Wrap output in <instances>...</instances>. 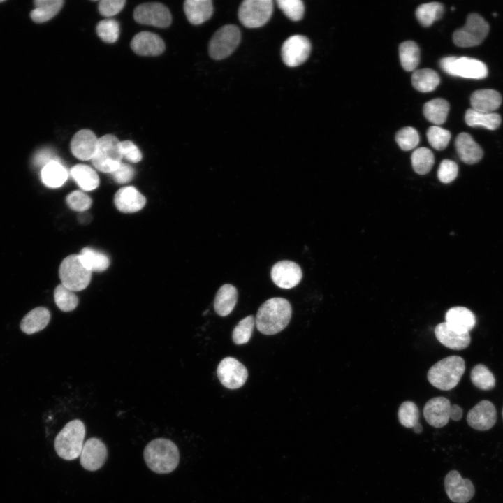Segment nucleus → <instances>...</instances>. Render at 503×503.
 I'll use <instances>...</instances> for the list:
<instances>
[{"mask_svg":"<svg viewBox=\"0 0 503 503\" xmlns=\"http://www.w3.org/2000/svg\"><path fill=\"white\" fill-rule=\"evenodd\" d=\"M289 302L283 298L275 297L263 303L256 314L255 324L263 334L271 335L285 328L291 318Z\"/></svg>","mask_w":503,"mask_h":503,"instance_id":"1","label":"nucleus"},{"mask_svg":"<svg viewBox=\"0 0 503 503\" xmlns=\"http://www.w3.org/2000/svg\"><path fill=\"white\" fill-rule=\"evenodd\" d=\"M143 456L147 467L156 474H168L177 467L179 450L176 444L166 438H156L145 447Z\"/></svg>","mask_w":503,"mask_h":503,"instance_id":"2","label":"nucleus"},{"mask_svg":"<svg viewBox=\"0 0 503 503\" xmlns=\"http://www.w3.org/2000/svg\"><path fill=\"white\" fill-rule=\"evenodd\" d=\"M465 370V363L458 356L446 357L434 364L428 372V379L435 388L449 391L459 383Z\"/></svg>","mask_w":503,"mask_h":503,"instance_id":"3","label":"nucleus"},{"mask_svg":"<svg viewBox=\"0 0 503 503\" xmlns=\"http://www.w3.org/2000/svg\"><path fill=\"white\" fill-rule=\"evenodd\" d=\"M85 436V426L79 419L67 423L57 435L54 449L62 459L72 460L80 457Z\"/></svg>","mask_w":503,"mask_h":503,"instance_id":"4","label":"nucleus"},{"mask_svg":"<svg viewBox=\"0 0 503 503\" xmlns=\"http://www.w3.org/2000/svg\"><path fill=\"white\" fill-rule=\"evenodd\" d=\"M122 158L121 142L116 136L106 134L98 139L92 163L99 171L111 173L119 166Z\"/></svg>","mask_w":503,"mask_h":503,"instance_id":"5","label":"nucleus"},{"mask_svg":"<svg viewBox=\"0 0 503 503\" xmlns=\"http://www.w3.org/2000/svg\"><path fill=\"white\" fill-rule=\"evenodd\" d=\"M59 276L61 284L73 291L85 289L90 283L92 272L82 263L76 254L66 257L60 264Z\"/></svg>","mask_w":503,"mask_h":503,"instance_id":"6","label":"nucleus"},{"mask_svg":"<svg viewBox=\"0 0 503 503\" xmlns=\"http://www.w3.org/2000/svg\"><path fill=\"white\" fill-rule=\"evenodd\" d=\"M439 64L447 74L469 79H482L488 75L486 65L480 60L467 57L442 58Z\"/></svg>","mask_w":503,"mask_h":503,"instance_id":"7","label":"nucleus"},{"mask_svg":"<svg viewBox=\"0 0 503 503\" xmlns=\"http://www.w3.org/2000/svg\"><path fill=\"white\" fill-rule=\"evenodd\" d=\"M489 25L482 16L471 13L467 16L465 25L453 34V43L459 47L468 48L479 45L487 36Z\"/></svg>","mask_w":503,"mask_h":503,"instance_id":"8","label":"nucleus"},{"mask_svg":"<svg viewBox=\"0 0 503 503\" xmlns=\"http://www.w3.org/2000/svg\"><path fill=\"white\" fill-rule=\"evenodd\" d=\"M240 38V31L237 26L228 24L221 27L214 33L210 41V57L217 60L228 57L238 46Z\"/></svg>","mask_w":503,"mask_h":503,"instance_id":"9","label":"nucleus"},{"mask_svg":"<svg viewBox=\"0 0 503 503\" xmlns=\"http://www.w3.org/2000/svg\"><path fill=\"white\" fill-rule=\"evenodd\" d=\"M273 11L271 0H245L240 6L238 17L248 28H258L268 22Z\"/></svg>","mask_w":503,"mask_h":503,"instance_id":"10","label":"nucleus"},{"mask_svg":"<svg viewBox=\"0 0 503 503\" xmlns=\"http://www.w3.org/2000/svg\"><path fill=\"white\" fill-rule=\"evenodd\" d=\"M133 17L138 23L159 28L168 27L172 22L168 8L165 5L156 2L138 6L134 10Z\"/></svg>","mask_w":503,"mask_h":503,"instance_id":"11","label":"nucleus"},{"mask_svg":"<svg viewBox=\"0 0 503 503\" xmlns=\"http://www.w3.org/2000/svg\"><path fill=\"white\" fill-rule=\"evenodd\" d=\"M217 377L221 384L229 389L242 387L248 377L247 368L236 358L226 357L219 363Z\"/></svg>","mask_w":503,"mask_h":503,"instance_id":"12","label":"nucleus"},{"mask_svg":"<svg viewBox=\"0 0 503 503\" xmlns=\"http://www.w3.org/2000/svg\"><path fill=\"white\" fill-rule=\"evenodd\" d=\"M311 43L302 35H293L283 43L281 50L284 63L289 67H296L304 63L310 54Z\"/></svg>","mask_w":503,"mask_h":503,"instance_id":"13","label":"nucleus"},{"mask_svg":"<svg viewBox=\"0 0 503 503\" xmlns=\"http://www.w3.org/2000/svg\"><path fill=\"white\" fill-rule=\"evenodd\" d=\"M444 488L449 498L455 503H467L475 494L471 480L463 479L457 470H451L446 474Z\"/></svg>","mask_w":503,"mask_h":503,"instance_id":"14","label":"nucleus"},{"mask_svg":"<svg viewBox=\"0 0 503 503\" xmlns=\"http://www.w3.org/2000/svg\"><path fill=\"white\" fill-rule=\"evenodd\" d=\"M107 456L108 451L105 444L98 438L92 437L84 443L80 462L84 469L96 471L104 465Z\"/></svg>","mask_w":503,"mask_h":503,"instance_id":"15","label":"nucleus"},{"mask_svg":"<svg viewBox=\"0 0 503 503\" xmlns=\"http://www.w3.org/2000/svg\"><path fill=\"white\" fill-rule=\"evenodd\" d=\"M273 282L279 288L291 289L298 285L302 279L300 267L291 261H281L276 263L270 272Z\"/></svg>","mask_w":503,"mask_h":503,"instance_id":"16","label":"nucleus"},{"mask_svg":"<svg viewBox=\"0 0 503 503\" xmlns=\"http://www.w3.org/2000/svg\"><path fill=\"white\" fill-rule=\"evenodd\" d=\"M497 411L495 405L488 400H481L468 412L467 421L470 427L477 430H488L495 424Z\"/></svg>","mask_w":503,"mask_h":503,"instance_id":"17","label":"nucleus"},{"mask_svg":"<svg viewBox=\"0 0 503 503\" xmlns=\"http://www.w3.org/2000/svg\"><path fill=\"white\" fill-rule=\"evenodd\" d=\"M450 401L444 397H435L429 400L423 408V416L432 426L442 428L450 419Z\"/></svg>","mask_w":503,"mask_h":503,"instance_id":"18","label":"nucleus"},{"mask_svg":"<svg viewBox=\"0 0 503 503\" xmlns=\"http://www.w3.org/2000/svg\"><path fill=\"white\" fill-rule=\"evenodd\" d=\"M98 139L91 130H80L71 141L72 154L82 161L92 160L96 151Z\"/></svg>","mask_w":503,"mask_h":503,"instance_id":"19","label":"nucleus"},{"mask_svg":"<svg viewBox=\"0 0 503 503\" xmlns=\"http://www.w3.org/2000/svg\"><path fill=\"white\" fill-rule=\"evenodd\" d=\"M131 48L139 55L158 56L165 50V43L157 34L142 31L134 36L131 41Z\"/></svg>","mask_w":503,"mask_h":503,"instance_id":"20","label":"nucleus"},{"mask_svg":"<svg viewBox=\"0 0 503 503\" xmlns=\"http://www.w3.org/2000/svg\"><path fill=\"white\" fill-rule=\"evenodd\" d=\"M114 203L120 212L133 213L140 210L145 206L146 199L135 187L128 186L116 192Z\"/></svg>","mask_w":503,"mask_h":503,"instance_id":"21","label":"nucleus"},{"mask_svg":"<svg viewBox=\"0 0 503 503\" xmlns=\"http://www.w3.org/2000/svg\"><path fill=\"white\" fill-rule=\"evenodd\" d=\"M445 319L448 326L459 333H469L476 324L475 315L465 307L450 308L445 314Z\"/></svg>","mask_w":503,"mask_h":503,"instance_id":"22","label":"nucleus"},{"mask_svg":"<svg viewBox=\"0 0 503 503\" xmlns=\"http://www.w3.org/2000/svg\"><path fill=\"white\" fill-rule=\"evenodd\" d=\"M455 145L459 158L467 164L478 163L483 157L482 148L467 133L458 134Z\"/></svg>","mask_w":503,"mask_h":503,"instance_id":"23","label":"nucleus"},{"mask_svg":"<svg viewBox=\"0 0 503 503\" xmlns=\"http://www.w3.org/2000/svg\"><path fill=\"white\" fill-rule=\"evenodd\" d=\"M435 334L440 343L453 350L464 349L470 344L469 333H459L450 328L446 322L436 326Z\"/></svg>","mask_w":503,"mask_h":503,"instance_id":"24","label":"nucleus"},{"mask_svg":"<svg viewBox=\"0 0 503 503\" xmlns=\"http://www.w3.org/2000/svg\"><path fill=\"white\" fill-rule=\"evenodd\" d=\"M502 96L491 89H479L474 92L470 97L472 109L481 112L491 113L502 103Z\"/></svg>","mask_w":503,"mask_h":503,"instance_id":"25","label":"nucleus"},{"mask_svg":"<svg viewBox=\"0 0 503 503\" xmlns=\"http://www.w3.org/2000/svg\"><path fill=\"white\" fill-rule=\"evenodd\" d=\"M51 317L50 312L45 307H37L29 312L20 323V330L31 335L43 330Z\"/></svg>","mask_w":503,"mask_h":503,"instance_id":"26","label":"nucleus"},{"mask_svg":"<svg viewBox=\"0 0 503 503\" xmlns=\"http://www.w3.org/2000/svg\"><path fill=\"white\" fill-rule=\"evenodd\" d=\"M184 10L190 23L201 24L212 16V2L210 0H187L184 3Z\"/></svg>","mask_w":503,"mask_h":503,"instance_id":"27","label":"nucleus"},{"mask_svg":"<svg viewBox=\"0 0 503 503\" xmlns=\"http://www.w3.org/2000/svg\"><path fill=\"white\" fill-rule=\"evenodd\" d=\"M238 300V291L232 284L222 285L217 291L214 300L216 313L221 316L228 315L234 309Z\"/></svg>","mask_w":503,"mask_h":503,"instance_id":"28","label":"nucleus"},{"mask_svg":"<svg viewBox=\"0 0 503 503\" xmlns=\"http://www.w3.org/2000/svg\"><path fill=\"white\" fill-rule=\"evenodd\" d=\"M68 177L66 168L58 161L54 160L41 170V179L43 182L48 187L57 188L64 184Z\"/></svg>","mask_w":503,"mask_h":503,"instance_id":"29","label":"nucleus"},{"mask_svg":"<svg viewBox=\"0 0 503 503\" xmlns=\"http://www.w3.org/2000/svg\"><path fill=\"white\" fill-rule=\"evenodd\" d=\"M425 117L435 126L444 124L449 111V104L444 99H435L425 103L423 106Z\"/></svg>","mask_w":503,"mask_h":503,"instance_id":"30","label":"nucleus"},{"mask_svg":"<svg viewBox=\"0 0 503 503\" xmlns=\"http://www.w3.org/2000/svg\"><path fill=\"white\" fill-rule=\"evenodd\" d=\"M36 8L31 13L35 22H45L54 17L63 6L62 0H37L34 1Z\"/></svg>","mask_w":503,"mask_h":503,"instance_id":"31","label":"nucleus"},{"mask_svg":"<svg viewBox=\"0 0 503 503\" xmlns=\"http://www.w3.org/2000/svg\"><path fill=\"white\" fill-rule=\"evenodd\" d=\"M71 175L79 187L85 191L95 189L99 184V178L96 171L84 164H77L71 170Z\"/></svg>","mask_w":503,"mask_h":503,"instance_id":"32","label":"nucleus"},{"mask_svg":"<svg viewBox=\"0 0 503 503\" xmlns=\"http://www.w3.org/2000/svg\"><path fill=\"white\" fill-rule=\"evenodd\" d=\"M78 256L83 265L92 272L105 271L110 265L105 254L91 247L83 248Z\"/></svg>","mask_w":503,"mask_h":503,"instance_id":"33","label":"nucleus"},{"mask_svg":"<svg viewBox=\"0 0 503 503\" xmlns=\"http://www.w3.org/2000/svg\"><path fill=\"white\" fill-rule=\"evenodd\" d=\"M465 119L469 126H481L489 130L497 129L502 121L500 115L497 113L481 112L472 108L466 111Z\"/></svg>","mask_w":503,"mask_h":503,"instance_id":"34","label":"nucleus"},{"mask_svg":"<svg viewBox=\"0 0 503 503\" xmlns=\"http://www.w3.org/2000/svg\"><path fill=\"white\" fill-rule=\"evenodd\" d=\"M439 76L436 71L430 68L418 69L411 75L413 87L421 92L433 91L439 84Z\"/></svg>","mask_w":503,"mask_h":503,"instance_id":"35","label":"nucleus"},{"mask_svg":"<svg viewBox=\"0 0 503 503\" xmlns=\"http://www.w3.org/2000/svg\"><path fill=\"white\" fill-rule=\"evenodd\" d=\"M399 57L402 68L412 71L418 66L420 61V50L413 41H407L399 46Z\"/></svg>","mask_w":503,"mask_h":503,"instance_id":"36","label":"nucleus"},{"mask_svg":"<svg viewBox=\"0 0 503 503\" xmlns=\"http://www.w3.org/2000/svg\"><path fill=\"white\" fill-rule=\"evenodd\" d=\"M444 6L439 2H430L419 6L416 10V16L423 27H429L435 21L442 18Z\"/></svg>","mask_w":503,"mask_h":503,"instance_id":"37","label":"nucleus"},{"mask_svg":"<svg viewBox=\"0 0 503 503\" xmlns=\"http://www.w3.org/2000/svg\"><path fill=\"white\" fill-rule=\"evenodd\" d=\"M411 160L413 169L419 175L430 172L435 162L432 151L427 147L416 149L411 154Z\"/></svg>","mask_w":503,"mask_h":503,"instance_id":"38","label":"nucleus"},{"mask_svg":"<svg viewBox=\"0 0 503 503\" xmlns=\"http://www.w3.org/2000/svg\"><path fill=\"white\" fill-rule=\"evenodd\" d=\"M54 299L57 307L64 312L74 310L78 305V298L74 291L66 288L62 284H59L54 291Z\"/></svg>","mask_w":503,"mask_h":503,"instance_id":"39","label":"nucleus"},{"mask_svg":"<svg viewBox=\"0 0 503 503\" xmlns=\"http://www.w3.org/2000/svg\"><path fill=\"white\" fill-rule=\"evenodd\" d=\"M472 384L481 390L488 391L495 386V379L489 369L483 364L475 365L471 371Z\"/></svg>","mask_w":503,"mask_h":503,"instance_id":"40","label":"nucleus"},{"mask_svg":"<svg viewBox=\"0 0 503 503\" xmlns=\"http://www.w3.org/2000/svg\"><path fill=\"white\" fill-rule=\"evenodd\" d=\"M255 325V319L249 315L242 319L233 331V341L235 344H243L250 340Z\"/></svg>","mask_w":503,"mask_h":503,"instance_id":"41","label":"nucleus"},{"mask_svg":"<svg viewBox=\"0 0 503 503\" xmlns=\"http://www.w3.org/2000/svg\"><path fill=\"white\" fill-rule=\"evenodd\" d=\"M96 33L105 43H112L117 41L119 35V24L114 19H105L96 25Z\"/></svg>","mask_w":503,"mask_h":503,"instance_id":"42","label":"nucleus"},{"mask_svg":"<svg viewBox=\"0 0 503 503\" xmlns=\"http://www.w3.org/2000/svg\"><path fill=\"white\" fill-rule=\"evenodd\" d=\"M400 423L406 428H412L418 423L419 411L416 404L411 401L402 402L398 412Z\"/></svg>","mask_w":503,"mask_h":503,"instance_id":"43","label":"nucleus"},{"mask_svg":"<svg viewBox=\"0 0 503 503\" xmlns=\"http://www.w3.org/2000/svg\"><path fill=\"white\" fill-rule=\"evenodd\" d=\"M395 141L402 150L409 151L415 148L419 143V134L413 127H404L397 132Z\"/></svg>","mask_w":503,"mask_h":503,"instance_id":"44","label":"nucleus"},{"mask_svg":"<svg viewBox=\"0 0 503 503\" xmlns=\"http://www.w3.org/2000/svg\"><path fill=\"white\" fill-rule=\"evenodd\" d=\"M427 138L430 145L437 150H444L451 139V133L439 126L429 127Z\"/></svg>","mask_w":503,"mask_h":503,"instance_id":"45","label":"nucleus"},{"mask_svg":"<svg viewBox=\"0 0 503 503\" xmlns=\"http://www.w3.org/2000/svg\"><path fill=\"white\" fill-rule=\"evenodd\" d=\"M277 6L284 14L293 21L300 20L304 14V5L300 0H277Z\"/></svg>","mask_w":503,"mask_h":503,"instance_id":"46","label":"nucleus"},{"mask_svg":"<svg viewBox=\"0 0 503 503\" xmlns=\"http://www.w3.org/2000/svg\"><path fill=\"white\" fill-rule=\"evenodd\" d=\"M66 203L71 209L83 212L91 207L92 199L87 194L77 190L66 196Z\"/></svg>","mask_w":503,"mask_h":503,"instance_id":"47","label":"nucleus"},{"mask_svg":"<svg viewBox=\"0 0 503 503\" xmlns=\"http://www.w3.org/2000/svg\"><path fill=\"white\" fill-rule=\"evenodd\" d=\"M458 173L457 163L449 159L443 160L438 168L437 177L440 182L448 184L453 181Z\"/></svg>","mask_w":503,"mask_h":503,"instance_id":"48","label":"nucleus"},{"mask_svg":"<svg viewBox=\"0 0 503 503\" xmlns=\"http://www.w3.org/2000/svg\"><path fill=\"white\" fill-rule=\"evenodd\" d=\"M124 0H101L99 2V11L105 17H111L119 13L125 5Z\"/></svg>","mask_w":503,"mask_h":503,"instance_id":"49","label":"nucleus"},{"mask_svg":"<svg viewBox=\"0 0 503 503\" xmlns=\"http://www.w3.org/2000/svg\"><path fill=\"white\" fill-rule=\"evenodd\" d=\"M122 156L130 162L138 163L142 159V154L138 147L130 140L121 142Z\"/></svg>","mask_w":503,"mask_h":503,"instance_id":"50","label":"nucleus"},{"mask_svg":"<svg viewBox=\"0 0 503 503\" xmlns=\"http://www.w3.org/2000/svg\"><path fill=\"white\" fill-rule=\"evenodd\" d=\"M114 180L119 184H125L130 182L134 175V170L127 163H121L114 172L110 173Z\"/></svg>","mask_w":503,"mask_h":503,"instance_id":"51","label":"nucleus"},{"mask_svg":"<svg viewBox=\"0 0 503 503\" xmlns=\"http://www.w3.org/2000/svg\"><path fill=\"white\" fill-rule=\"evenodd\" d=\"M57 160L53 154L50 150H42L39 152L36 156L34 159V163L37 166H45L47 163L49 162Z\"/></svg>","mask_w":503,"mask_h":503,"instance_id":"52","label":"nucleus"},{"mask_svg":"<svg viewBox=\"0 0 503 503\" xmlns=\"http://www.w3.org/2000/svg\"><path fill=\"white\" fill-rule=\"evenodd\" d=\"M462 409L458 404H451L450 408V419L460 421L462 417Z\"/></svg>","mask_w":503,"mask_h":503,"instance_id":"53","label":"nucleus"},{"mask_svg":"<svg viewBox=\"0 0 503 503\" xmlns=\"http://www.w3.org/2000/svg\"><path fill=\"white\" fill-rule=\"evenodd\" d=\"M413 429L414 432L421 433L423 430V427L421 424L418 422L413 427Z\"/></svg>","mask_w":503,"mask_h":503,"instance_id":"54","label":"nucleus"},{"mask_svg":"<svg viewBox=\"0 0 503 503\" xmlns=\"http://www.w3.org/2000/svg\"><path fill=\"white\" fill-rule=\"evenodd\" d=\"M4 1H0V3L3 2Z\"/></svg>","mask_w":503,"mask_h":503,"instance_id":"55","label":"nucleus"},{"mask_svg":"<svg viewBox=\"0 0 503 503\" xmlns=\"http://www.w3.org/2000/svg\"><path fill=\"white\" fill-rule=\"evenodd\" d=\"M502 417H503V409H502Z\"/></svg>","mask_w":503,"mask_h":503,"instance_id":"56","label":"nucleus"}]
</instances>
